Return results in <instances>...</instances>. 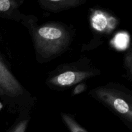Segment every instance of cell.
Segmentation results:
<instances>
[{"instance_id": "6da1fadb", "label": "cell", "mask_w": 132, "mask_h": 132, "mask_svg": "<svg viewBox=\"0 0 132 132\" xmlns=\"http://www.w3.org/2000/svg\"><path fill=\"white\" fill-rule=\"evenodd\" d=\"M68 33L60 26L45 25L39 28L35 34L36 48L45 57L60 52L68 41Z\"/></svg>"}, {"instance_id": "7a4b0ae2", "label": "cell", "mask_w": 132, "mask_h": 132, "mask_svg": "<svg viewBox=\"0 0 132 132\" xmlns=\"http://www.w3.org/2000/svg\"><path fill=\"white\" fill-rule=\"evenodd\" d=\"M94 92L97 99L106 103L116 112L131 121L132 117L131 106L118 92L103 88L96 89Z\"/></svg>"}, {"instance_id": "3957f363", "label": "cell", "mask_w": 132, "mask_h": 132, "mask_svg": "<svg viewBox=\"0 0 132 132\" xmlns=\"http://www.w3.org/2000/svg\"><path fill=\"white\" fill-rule=\"evenodd\" d=\"M94 76L92 72L68 71L60 73L50 80V83L61 87H67L80 82Z\"/></svg>"}, {"instance_id": "277c9868", "label": "cell", "mask_w": 132, "mask_h": 132, "mask_svg": "<svg viewBox=\"0 0 132 132\" xmlns=\"http://www.w3.org/2000/svg\"><path fill=\"white\" fill-rule=\"evenodd\" d=\"M0 88L10 96H18L23 92V89L0 59Z\"/></svg>"}, {"instance_id": "5b68a950", "label": "cell", "mask_w": 132, "mask_h": 132, "mask_svg": "<svg viewBox=\"0 0 132 132\" xmlns=\"http://www.w3.org/2000/svg\"><path fill=\"white\" fill-rule=\"evenodd\" d=\"M92 26L95 30L102 33H110L116 27V18L100 10H95L91 18Z\"/></svg>"}, {"instance_id": "8992f818", "label": "cell", "mask_w": 132, "mask_h": 132, "mask_svg": "<svg viewBox=\"0 0 132 132\" xmlns=\"http://www.w3.org/2000/svg\"><path fill=\"white\" fill-rule=\"evenodd\" d=\"M83 2L79 0H42L39 1V3L44 9L57 12L79 6Z\"/></svg>"}, {"instance_id": "52a82bcc", "label": "cell", "mask_w": 132, "mask_h": 132, "mask_svg": "<svg viewBox=\"0 0 132 132\" xmlns=\"http://www.w3.org/2000/svg\"><path fill=\"white\" fill-rule=\"evenodd\" d=\"M130 43V37L128 33L120 32L117 33L112 40V44L117 50H124L127 48Z\"/></svg>"}, {"instance_id": "ba28073f", "label": "cell", "mask_w": 132, "mask_h": 132, "mask_svg": "<svg viewBox=\"0 0 132 132\" xmlns=\"http://www.w3.org/2000/svg\"><path fill=\"white\" fill-rule=\"evenodd\" d=\"M63 119L66 122L67 126L69 128L71 132H87L81 126H80L72 117L67 116L65 114L63 115Z\"/></svg>"}, {"instance_id": "9c48e42d", "label": "cell", "mask_w": 132, "mask_h": 132, "mask_svg": "<svg viewBox=\"0 0 132 132\" xmlns=\"http://www.w3.org/2000/svg\"><path fill=\"white\" fill-rule=\"evenodd\" d=\"M17 6L15 1L10 0H0V13L9 12Z\"/></svg>"}, {"instance_id": "30bf717a", "label": "cell", "mask_w": 132, "mask_h": 132, "mask_svg": "<svg viewBox=\"0 0 132 132\" xmlns=\"http://www.w3.org/2000/svg\"><path fill=\"white\" fill-rule=\"evenodd\" d=\"M27 122H28L27 120H24V121H23L22 122H21L20 123H19V125L16 126V128H15V130H14V131L13 132L25 131L26 128H27Z\"/></svg>"}, {"instance_id": "8fae6325", "label": "cell", "mask_w": 132, "mask_h": 132, "mask_svg": "<svg viewBox=\"0 0 132 132\" xmlns=\"http://www.w3.org/2000/svg\"><path fill=\"white\" fill-rule=\"evenodd\" d=\"M84 89H85V88H84V86H82V85H81V88H80V85H79V86H78L77 88H76V89H75L74 91H76V90H79L78 91H77V92L76 93V94H79V93L81 92H82V90H84Z\"/></svg>"}, {"instance_id": "7c38bea8", "label": "cell", "mask_w": 132, "mask_h": 132, "mask_svg": "<svg viewBox=\"0 0 132 132\" xmlns=\"http://www.w3.org/2000/svg\"><path fill=\"white\" fill-rule=\"evenodd\" d=\"M4 94H5V92L1 88H0V95H4Z\"/></svg>"}]
</instances>
